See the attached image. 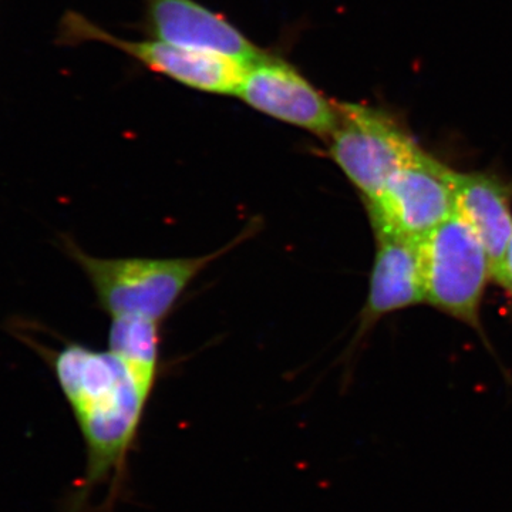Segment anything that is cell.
I'll use <instances>...</instances> for the list:
<instances>
[{
    "instance_id": "cell-1",
    "label": "cell",
    "mask_w": 512,
    "mask_h": 512,
    "mask_svg": "<svg viewBox=\"0 0 512 512\" xmlns=\"http://www.w3.org/2000/svg\"><path fill=\"white\" fill-rule=\"evenodd\" d=\"M12 333L52 367L82 433L86 468L73 493V512H86L99 497L101 511L109 512L126 480L151 393L110 350L76 342L47 348L15 322Z\"/></svg>"
},
{
    "instance_id": "cell-2",
    "label": "cell",
    "mask_w": 512,
    "mask_h": 512,
    "mask_svg": "<svg viewBox=\"0 0 512 512\" xmlns=\"http://www.w3.org/2000/svg\"><path fill=\"white\" fill-rule=\"evenodd\" d=\"M251 234L248 228L227 247L191 258H99L84 252L69 237L63 238V248L83 269L110 318L143 316L161 323L208 265Z\"/></svg>"
},
{
    "instance_id": "cell-3",
    "label": "cell",
    "mask_w": 512,
    "mask_h": 512,
    "mask_svg": "<svg viewBox=\"0 0 512 512\" xmlns=\"http://www.w3.org/2000/svg\"><path fill=\"white\" fill-rule=\"evenodd\" d=\"M424 302L480 328V311L490 279V258L474 232L457 215L419 241Z\"/></svg>"
},
{
    "instance_id": "cell-4",
    "label": "cell",
    "mask_w": 512,
    "mask_h": 512,
    "mask_svg": "<svg viewBox=\"0 0 512 512\" xmlns=\"http://www.w3.org/2000/svg\"><path fill=\"white\" fill-rule=\"evenodd\" d=\"M339 113V126L328 140L329 157L363 201L375 200L390 178L423 150L386 111L339 103Z\"/></svg>"
},
{
    "instance_id": "cell-5",
    "label": "cell",
    "mask_w": 512,
    "mask_h": 512,
    "mask_svg": "<svg viewBox=\"0 0 512 512\" xmlns=\"http://www.w3.org/2000/svg\"><path fill=\"white\" fill-rule=\"evenodd\" d=\"M365 205L373 231L421 241L456 215L454 171L421 151Z\"/></svg>"
},
{
    "instance_id": "cell-6",
    "label": "cell",
    "mask_w": 512,
    "mask_h": 512,
    "mask_svg": "<svg viewBox=\"0 0 512 512\" xmlns=\"http://www.w3.org/2000/svg\"><path fill=\"white\" fill-rule=\"evenodd\" d=\"M235 96L265 116L329 140L339 126L332 103L293 64L262 52L245 67Z\"/></svg>"
},
{
    "instance_id": "cell-7",
    "label": "cell",
    "mask_w": 512,
    "mask_h": 512,
    "mask_svg": "<svg viewBox=\"0 0 512 512\" xmlns=\"http://www.w3.org/2000/svg\"><path fill=\"white\" fill-rule=\"evenodd\" d=\"M66 35L93 40L126 53L151 72L202 93L235 96L248 63L217 53L198 52L165 43L163 40L120 39L82 16L69 15Z\"/></svg>"
},
{
    "instance_id": "cell-8",
    "label": "cell",
    "mask_w": 512,
    "mask_h": 512,
    "mask_svg": "<svg viewBox=\"0 0 512 512\" xmlns=\"http://www.w3.org/2000/svg\"><path fill=\"white\" fill-rule=\"evenodd\" d=\"M146 23L154 39L249 63L262 50L229 20L195 0H146Z\"/></svg>"
},
{
    "instance_id": "cell-9",
    "label": "cell",
    "mask_w": 512,
    "mask_h": 512,
    "mask_svg": "<svg viewBox=\"0 0 512 512\" xmlns=\"http://www.w3.org/2000/svg\"><path fill=\"white\" fill-rule=\"evenodd\" d=\"M376 254L370 272L369 292L359 335H365L380 319L424 302L419 241L375 231Z\"/></svg>"
},
{
    "instance_id": "cell-10",
    "label": "cell",
    "mask_w": 512,
    "mask_h": 512,
    "mask_svg": "<svg viewBox=\"0 0 512 512\" xmlns=\"http://www.w3.org/2000/svg\"><path fill=\"white\" fill-rule=\"evenodd\" d=\"M456 215L483 245L493 279L503 284L505 256L512 237V187L485 173L454 171Z\"/></svg>"
},
{
    "instance_id": "cell-11",
    "label": "cell",
    "mask_w": 512,
    "mask_h": 512,
    "mask_svg": "<svg viewBox=\"0 0 512 512\" xmlns=\"http://www.w3.org/2000/svg\"><path fill=\"white\" fill-rule=\"evenodd\" d=\"M160 345V322L143 316L111 318L109 350L119 357L148 393H153L156 386Z\"/></svg>"
},
{
    "instance_id": "cell-12",
    "label": "cell",
    "mask_w": 512,
    "mask_h": 512,
    "mask_svg": "<svg viewBox=\"0 0 512 512\" xmlns=\"http://www.w3.org/2000/svg\"><path fill=\"white\" fill-rule=\"evenodd\" d=\"M501 286L512 293V237L505 256L504 279Z\"/></svg>"
}]
</instances>
